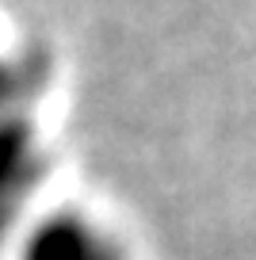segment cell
Masks as SVG:
<instances>
[{
    "mask_svg": "<svg viewBox=\"0 0 256 260\" xmlns=\"http://www.w3.org/2000/svg\"><path fill=\"white\" fill-rule=\"evenodd\" d=\"M0 81H4V73H0Z\"/></svg>",
    "mask_w": 256,
    "mask_h": 260,
    "instance_id": "obj_3",
    "label": "cell"
},
{
    "mask_svg": "<svg viewBox=\"0 0 256 260\" xmlns=\"http://www.w3.org/2000/svg\"><path fill=\"white\" fill-rule=\"evenodd\" d=\"M31 146H27L19 126H4L0 130V230L8 222V214L16 211V199L27 184H31Z\"/></svg>",
    "mask_w": 256,
    "mask_h": 260,
    "instance_id": "obj_1",
    "label": "cell"
},
{
    "mask_svg": "<svg viewBox=\"0 0 256 260\" xmlns=\"http://www.w3.org/2000/svg\"><path fill=\"white\" fill-rule=\"evenodd\" d=\"M31 260H107V252L77 226H50L39 237Z\"/></svg>",
    "mask_w": 256,
    "mask_h": 260,
    "instance_id": "obj_2",
    "label": "cell"
}]
</instances>
